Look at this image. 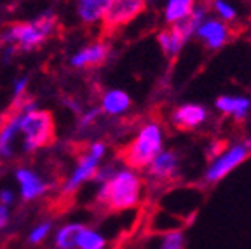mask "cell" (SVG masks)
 <instances>
[{"mask_svg": "<svg viewBox=\"0 0 251 249\" xmlns=\"http://www.w3.org/2000/svg\"><path fill=\"white\" fill-rule=\"evenodd\" d=\"M143 194L145 178L141 171L122 164L106 181L98 185L94 199L100 207L110 213H124L136 209L143 200Z\"/></svg>", "mask_w": 251, "mask_h": 249, "instance_id": "6da1fadb", "label": "cell"}, {"mask_svg": "<svg viewBox=\"0 0 251 249\" xmlns=\"http://www.w3.org/2000/svg\"><path fill=\"white\" fill-rule=\"evenodd\" d=\"M58 28L56 11L47 9L42 14L26 21H18L0 31L2 46H14L20 52H33L54 35Z\"/></svg>", "mask_w": 251, "mask_h": 249, "instance_id": "7a4b0ae2", "label": "cell"}, {"mask_svg": "<svg viewBox=\"0 0 251 249\" xmlns=\"http://www.w3.org/2000/svg\"><path fill=\"white\" fill-rule=\"evenodd\" d=\"M166 148V129L164 124L157 119H149L136 129L129 143L122 148V164L138 171L149 168L152 160Z\"/></svg>", "mask_w": 251, "mask_h": 249, "instance_id": "3957f363", "label": "cell"}, {"mask_svg": "<svg viewBox=\"0 0 251 249\" xmlns=\"http://www.w3.org/2000/svg\"><path fill=\"white\" fill-rule=\"evenodd\" d=\"M56 125L51 112L42 108L21 112V141L23 152L33 153L46 148L54 141Z\"/></svg>", "mask_w": 251, "mask_h": 249, "instance_id": "277c9868", "label": "cell"}, {"mask_svg": "<svg viewBox=\"0 0 251 249\" xmlns=\"http://www.w3.org/2000/svg\"><path fill=\"white\" fill-rule=\"evenodd\" d=\"M108 153V147L105 141L94 140L84 148L80 155H78L77 162H75L74 169L68 174V178L63 181L61 185V194L63 195H74L78 192V188L84 187L89 181H94L96 174H98L100 168L105 162V157Z\"/></svg>", "mask_w": 251, "mask_h": 249, "instance_id": "5b68a950", "label": "cell"}, {"mask_svg": "<svg viewBox=\"0 0 251 249\" xmlns=\"http://www.w3.org/2000/svg\"><path fill=\"white\" fill-rule=\"evenodd\" d=\"M250 155L251 152L248 150L244 141H234V143L225 145L222 152L208 159V164L202 171V181L206 185H216L224 181L235 169H239L250 159Z\"/></svg>", "mask_w": 251, "mask_h": 249, "instance_id": "8992f818", "label": "cell"}, {"mask_svg": "<svg viewBox=\"0 0 251 249\" xmlns=\"http://www.w3.org/2000/svg\"><path fill=\"white\" fill-rule=\"evenodd\" d=\"M147 5H149V0H112L106 18L101 25L103 30L112 33L124 28L126 25L133 23L147 11Z\"/></svg>", "mask_w": 251, "mask_h": 249, "instance_id": "52a82bcc", "label": "cell"}, {"mask_svg": "<svg viewBox=\"0 0 251 249\" xmlns=\"http://www.w3.org/2000/svg\"><path fill=\"white\" fill-rule=\"evenodd\" d=\"M232 37H234V28L232 25L225 23V21L218 20L216 16L209 14L206 20L202 21L199 28H197L196 39L202 47H206L208 51H222L227 44H230Z\"/></svg>", "mask_w": 251, "mask_h": 249, "instance_id": "ba28073f", "label": "cell"}, {"mask_svg": "<svg viewBox=\"0 0 251 249\" xmlns=\"http://www.w3.org/2000/svg\"><path fill=\"white\" fill-rule=\"evenodd\" d=\"M181 169V157L176 150L164 148L155 159L152 160L149 168L145 169V178L150 183L164 185L169 181H175L180 174Z\"/></svg>", "mask_w": 251, "mask_h": 249, "instance_id": "9c48e42d", "label": "cell"}, {"mask_svg": "<svg viewBox=\"0 0 251 249\" xmlns=\"http://www.w3.org/2000/svg\"><path fill=\"white\" fill-rule=\"evenodd\" d=\"M211 112L208 106L196 101H185L176 105L169 113V122L180 131H196L208 124Z\"/></svg>", "mask_w": 251, "mask_h": 249, "instance_id": "30bf717a", "label": "cell"}, {"mask_svg": "<svg viewBox=\"0 0 251 249\" xmlns=\"http://www.w3.org/2000/svg\"><path fill=\"white\" fill-rule=\"evenodd\" d=\"M110 58V44L106 40H94L86 46L78 47L70 56V66L77 70L98 68Z\"/></svg>", "mask_w": 251, "mask_h": 249, "instance_id": "8fae6325", "label": "cell"}, {"mask_svg": "<svg viewBox=\"0 0 251 249\" xmlns=\"http://www.w3.org/2000/svg\"><path fill=\"white\" fill-rule=\"evenodd\" d=\"M215 110L234 122H244L251 115V96L239 93L220 94L215 100Z\"/></svg>", "mask_w": 251, "mask_h": 249, "instance_id": "7c38bea8", "label": "cell"}, {"mask_svg": "<svg viewBox=\"0 0 251 249\" xmlns=\"http://www.w3.org/2000/svg\"><path fill=\"white\" fill-rule=\"evenodd\" d=\"M14 179L18 183L21 200H25V202L37 200V199L44 197L49 190V183L39 173L30 168H18L14 171Z\"/></svg>", "mask_w": 251, "mask_h": 249, "instance_id": "4fadbf2b", "label": "cell"}, {"mask_svg": "<svg viewBox=\"0 0 251 249\" xmlns=\"http://www.w3.org/2000/svg\"><path fill=\"white\" fill-rule=\"evenodd\" d=\"M190 37L185 33L180 28V25H173V26H164L157 31L155 42L161 49V52L168 59H175L181 54V51L185 49L188 42H190Z\"/></svg>", "mask_w": 251, "mask_h": 249, "instance_id": "5bb4252c", "label": "cell"}, {"mask_svg": "<svg viewBox=\"0 0 251 249\" xmlns=\"http://www.w3.org/2000/svg\"><path fill=\"white\" fill-rule=\"evenodd\" d=\"M133 106L129 93L121 87H110L100 98V108L106 117H124Z\"/></svg>", "mask_w": 251, "mask_h": 249, "instance_id": "9a60e30c", "label": "cell"}, {"mask_svg": "<svg viewBox=\"0 0 251 249\" xmlns=\"http://www.w3.org/2000/svg\"><path fill=\"white\" fill-rule=\"evenodd\" d=\"M18 141H21V112H9L7 122L0 131V159H12Z\"/></svg>", "mask_w": 251, "mask_h": 249, "instance_id": "2e32d148", "label": "cell"}, {"mask_svg": "<svg viewBox=\"0 0 251 249\" xmlns=\"http://www.w3.org/2000/svg\"><path fill=\"white\" fill-rule=\"evenodd\" d=\"M112 0H75V14L86 26L103 25Z\"/></svg>", "mask_w": 251, "mask_h": 249, "instance_id": "e0dca14e", "label": "cell"}, {"mask_svg": "<svg viewBox=\"0 0 251 249\" xmlns=\"http://www.w3.org/2000/svg\"><path fill=\"white\" fill-rule=\"evenodd\" d=\"M201 0H162L161 16L166 26L180 25L192 14Z\"/></svg>", "mask_w": 251, "mask_h": 249, "instance_id": "ac0fdd59", "label": "cell"}, {"mask_svg": "<svg viewBox=\"0 0 251 249\" xmlns=\"http://www.w3.org/2000/svg\"><path fill=\"white\" fill-rule=\"evenodd\" d=\"M84 223L70 222L61 225L54 232V248L56 249H77L78 235L82 232Z\"/></svg>", "mask_w": 251, "mask_h": 249, "instance_id": "d6986e66", "label": "cell"}, {"mask_svg": "<svg viewBox=\"0 0 251 249\" xmlns=\"http://www.w3.org/2000/svg\"><path fill=\"white\" fill-rule=\"evenodd\" d=\"M108 241H106L105 234H101L100 230L93 228V226L84 225L82 232L78 235L77 249H106Z\"/></svg>", "mask_w": 251, "mask_h": 249, "instance_id": "ffe728a7", "label": "cell"}, {"mask_svg": "<svg viewBox=\"0 0 251 249\" xmlns=\"http://www.w3.org/2000/svg\"><path fill=\"white\" fill-rule=\"evenodd\" d=\"M209 9H211L213 16H216L218 20L225 21L228 25H234L235 21L239 20V11L230 0H211Z\"/></svg>", "mask_w": 251, "mask_h": 249, "instance_id": "44dd1931", "label": "cell"}, {"mask_svg": "<svg viewBox=\"0 0 251 249\" xmlns=\"http://www.w3.org/2000/svg\"><path fill=\"white\" fill-rule=\"evenodd\" d=\"M185 246H187V237H185L183 230L168 228L159 235L155 249H185Z\"/></svg>", "mask_w": 251, "mask_h": 249, "instance_id": "7402d4cb", "label": "cell"}, {"mask_svg": "<svg viewBox=\"0 0 251 249\" xmlns=\"http://www.w3.org/2000/svg\"><path fill=\"white\" fill-rule=\"evenodd\" d=\"M103 115L101 108L100 106H93V108H87L84 110L80 115H78V121H77V129L80 132H86L89 129H93L96 125V122L100 121V117Z\"/></svg>", "mask_w": 251, "mask_h": 249, "instance_id": "603a6c76", "label": "cell"}, {"mask_svg": "<svg viewBox=\"0 0 251 249\" xmlns=\"http://www.w3.org/2000/svg\"><path fill=\"white\" fill-rule=\"evenodd\" d=\"M52 223L51 222H40L39 225H35L28 234V242L31 246H39L40 242H44L47 239V235H51Z\"/></svg>", "mask_w": 251, "mask_h": 249, "instance_id": "cb8c5ba5", "label": "cell"}, {"mask_svg": "<svg viewBox=\"0 0 251 249\" xmlns=\"http://www.w3.org/2000/svg\"><path fill=\"white\" fill-rule=\"evenodd\" d=\"M28 86H30V78L28 75H21L12 82V103L21 101L25 98H28Z\"/></svg>", "mask_w": 251, "mask_h": 249, "instance_id": "d4e9b609", "label": "cell"}, {"mask_svg": "<svg viewBox=\"0 0 251 249\" xmlns=\"http://www.w3.org/2000/svg\"><path fill=\"white\" fill-rule=\"evenodd\" d=\"M16 202V194L11 188H2L0 190V204L5 207H11Z\"/></svg>", "mask_w": 251, "mask_h": 249, "instance_id": "484cf974", "label": "cell"}, {"mask_svg": "<svg viewBox=\"0 0 251 249\" xmlns=\"http://www.w3.org/2000/svg\"><path fill=\"white\" fill-rule=\"evenodd\" d=\"M11 223V213H9V207L2 206L0 204V232L5 230Z\"/></svg>", "mask_w": 251, "mask_h": 249, "instance_id": "4316f807", "label": "cell"}, {"mask_svg": "<svg viewBox=\"0 0 251 249\" xmlns=\"http://www.w3.org/2000/svg\"><path fill=\"white\" fill-rule=\"evenodd\" d=\"M224 148H225V143H224V141H220V140H213L211 143H209L208 152H206V153H208V157H209V159H211V157H215L218 152H222Z\"/></svg>", "mask_w": 251, "mask_h": 249, "instance_id": "83f0119b", "label": "cell"}, {"mask_svg": "<svg viewBox=\"0 0 251 249\" xmlns=\"http://www.w3.org/2000/svg\"><path fill=\"white\" fill-rule=\"evenodd\" d=\"M63 105L68 106V108H70L72 112L77 113V115H80V113L84 112L82 105H80V103H78L77 100H74V98H65V100H63Z\"/></svg>", "mask_w": 251, "mask_h": 249, "instance_id": "f1b7e54d", "label": "cell"}, {"mask_svg": "<svg viewBox=\"0 0 251 249\" xmlns=\"http://www.w3.org/2000/svg\"><path fill=\"white\" fill-rule=\"evenodd\" d=\"M7 117H9V113H0V131L4 129L5 122H7Z\"/></svg>", "mask_w": 251, "mask_h": 249, "instance_id": "f546056e", "label": "cell"}, {"mask_svg": "<svg viewBox=\"0 0 251 249\" xmlns=\"http://www.w3.org/2000/svg\"><path fill=\"white\" fill-rule=\"evenodd\" d=\"M243 141H244V143H246L248 150H250V152H251V136H248L246 140H243Z\"/></svg>", "mask_w": 251, "mask_h": 249, "instance_id": "4dcf8cb0", "label": "cell"}, {"mask_svg": "<svg viewBox=\"0 0 251 249\" xmlns=\"http://www.w3.org/2000/svg\"><path fill=\"white\" fill-rule=\"evenodd\" d=\"M204 2H211V0H204Z\"/></svg>", "mask_w": 251, "mask_h": 249, "instance_id": "1f68e13d", "label": "cell"}, {"mask_svg": "<svg viewBox=\"0 0 251 249\" xmlns=\"http://www.w3.org/2000/svg\"><path fill=\"white\" fill-rule=\"evenodd\" d=\"M250 40H251V31H250Z\"/></svg>", "mask_w": 251, "mask_h": 249, "instance_id": "d6a6232c", "label": "cell"}]
</instances>
